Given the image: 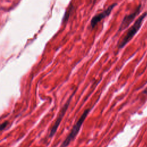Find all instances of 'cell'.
I'll return each instance as SVG.
<instances>
[{"mask_svg":"<svg viewBox=\"0 0 147 147\" xmlns=\"http://www.w3.org/2000/svg\"><path fill=\"white\" fill-rule=\"evenodd\" d=\"M7 124H8V121H5V122H3V123L1 125V127H0L1 130H3L7 126Z\"/></svg>","mask_w":147,"mask_h":147,"instance_id":"obj_6","label":"cell"},{"mask_svg":"<svg viewBox=\"0 0 147 147\" xmlns=\"http://www.w3.org/2000/svg\"><path fill=\"white\" fill-rule=\"evenodd\" d=\"M147 16V13H144L142 15H141L135 21L133 25L129 29L127 32H126L125 36L123 37L122 40L119 44L118 48L121 49L123 47H125L134 36V35L138 32L139 29H140L142 24L143 22L144 19Z\"/></svg>","mask_w":147,"mask_h":147,"instance_id":"obj_1","label":"cell"},{"mask_svg":"<svg viewBox=\"0 0 147 147\" xmlns=\"http://www.w3.org/2000/svg\"><path fill=\"white\" fill-rule=\"evenodd\" d=\"M117 5V4L116 3H113L104 11L92 17V18L91 19V22H90V26H91V28H94L102 20L105 18L106 17L108 16L111 13V11L113 10V9L115 7V6Z\"/></svg>","mask_w":147,"mask_h":147,"instance_id":"obj_4","label":"cell"},{"mask_svg":"<svg viewBox=\"0 0 147 147\" xmlns=\"http://www.w3.org/2000/svg\"><path fill=\"white\" fill-rule=\"evenodd\" d=\"M74 95V93L72 94V95L71 96H70L69 98L68 99V100L65 102V103L64 105V106H63V107L61 109L60 112H59V114L53 124V125L52 126V127H51V131H50V133H49V137H52V136H54V134H55V133L57 131V129L60 125V123L61 122V120L63 119L68 107H69V103L71 102V100L72 98V96Z\"/></svg>","mask_w":147,"mask_h":147,"instance_id":"obj_3","label":"cell"},{"mask_svg":"<svg viewBox=\"0 0 147 147\" xmlns=\"http://www.w3.org/2000/svg\"><path fill=\"white\" fill-rule=\"evenodd\" d=\"M141 7V5L140 4L137 7V9H136V10L134 12L125 16V17L123 18V19L120 25V26L118 29V32H121V31L125 30L126 28H127L129 26V25H130L131 22L134 20L136 16H137L139 14V13L140 12Z\"/></svg>","mask_w":147,"mask_h":147,"instance_id":"obj_5","label":"cell"},{"mask_svg":"<svg viewBox=\"0 0 147 147\" xmlns=\"http://www.w3.org/2000/svg\"><path fill=\"white\" fill-rule=\"evenodd\" d=\"M90 112V109H86L84 111L82 115L80 116L79 119L76 121V122L74 124L72 129H71L70 133L67 136L65 139L63 141L61 145H60V147H67L69 144L71 143V142L74 140L75 137L77 136L78 133H79L81 126L83 125V123L84 122L86 118L87 117L88 113Z\"/></svg>","mask_w":147,"mask_h":147,"instance_id":"obj_2","label":"cell"}]
</instances>
